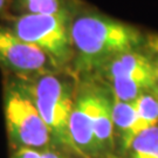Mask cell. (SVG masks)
I'll list each match as a JSON object with an SVG mask.
<instances>
[{
  "label": "cell",
  "mask_w": 158,
  "mask_h": 158,
  "mask_svg": "<svg viewBox=\"0 0 158 158\" xmlns=\"http://www.w3.org/2000/svg\"><path fill=\"white\" fill-rule=\"evenodd\" d=\"M4 110L7 131L14 144L36 150L49 148L53 138L27 85L12 82L6 87Z\"/></svg>",
  "instance_id": "obj_3"
},
{
  "label": "cell",
  "mask_w": 158,
  "mask_h": 158,
  "mask_svg": "<svg viewBox=\"0 0 158 158\" xmlns=\"http://www.w3.org/2000/svg\"><path fill=\"white\" fill-rule=\"evenodd\" d=\"M14 158H63L60 153L52 151L49 149L36 150L31 148H19Z\"/></svg>",
  "instance_id": "obj_12"
},
{
  "label": "cell",
  "mask_w": 158,
  "mask_h": 158,
  "mask_svg": "<svg viewBox=\"0 0 158 158\" xmlns=\"http://www.w3.org/2000/svg\"><path fill=\"white\" fill-rule=\"evenodd\" d=\"M157 73H158V59H157ZM157 91H158V79H157Z\"/></svg>",
  "instance_id": "obj_14"
},
{
  "label": "cell",
  "mask_w": 158,
  "mask_h": 158,
  "mask_svg": "<svg viewBox=\"0 0 158 158\" xmlns=\"http://www.w3.org/2000/svg\"><path fill=\"white\" fill-rule=\"evenodd\" d=\"M28 14H54L66 10L62 0H19Z\"/></svg>",
  "instance_id": "obj_11"
},
{
  "label": "cell",
  "mask_w": 158,
  "mask_h": 158,
  "mask_svg": "<svg viewBox=\"0 0 158 158\" xmlns=\"http://www.w3.org/2000/svg\"><path fill=\"white\" fill-rule=\"evenodd\" d=\"M0 66L23 76L54 73L59 68L45 52L21 40L13 31L1 25Z\"/></svg>",
  "instance_id": "obj_6"
},
{
  "label": "cell",
  "mask_w": 158,
  "mask_h": 158,
  "mask_svg": "<svg viewBox=\"0 0 158 158\" xmlns=\"http://www.w3.org/2000/svg\"><path fill=\"white\" fill-rule=\"evenodd\" d=\"M27 87L53 142L73 150L69 135V118L75 101L72 85L59 75L48 73L36 76Z\"/></svg>",
  "instance_id": "obj_2"
},
{
  "label": "cell",
  "mask_w": 158,
  "mask_h": 158,
  "mask_svg": "<svg viewBox=\"0 0 158 158\" xmlns=\"http://www.w3.org/2000/svg\"><path fill=\"white\" fill-rule=\"evenodd\" d=\"M101 89L83 87L76 95L69 118V135L73 151L87 158L103 156L94 134V117Z\"/></svg>",
  "instance_id": "obj_7"
},
{
  "label": "cell",
  "mask_w": 158,
  "mask_h": 158,
  "mask_svg": "<svg viewBox=\"0 0 158 158\" xmlns=\"http://www.w3.org/2000/svg\"><path fill=\"white\" fill-rule=\"evenodd\" d=\"M113 119L115 134L118 136L121 149L123 152H128L131 142L143 131L135 101H119L113 96Z\"/></svg>",
  "instance_id": "obj_8"
},
{
  "label": "cell",
  "mask_w": 158,
  "mask_h": 158,
  "mask_svg": "<svg viewBox=\"0 0 158 158\" xmlns=\"http://www.w3.org/2000/svg\"><path fill=\"white\" fill-rule=\"evenodd\" d=\"M70 20L66 10L54 14H23L17 18L13 32L21 40L44 51L57 67L73 57Z\"/></svg>",
  "instance_id": "obj_4"
},
{
  "label": "cell",
  "mask_w": 158,
  "mask_h": 158,
  "mask_svg": "<svg viewBox=\"0 0 158 158\" xmlns=\"http://www.w3.org/2000/svg\"><path fill=\"white\" fill-rule=\"evenodd\" d=\"M102 68L116 100L132 102L144 93L157 91V59L139 49L119 54Z\"/></svg>",
  "instance_id": "obj_5"
},
{
  "label": "cell",
  "mask_w": 158,
  "mask_h": 158,
  "mask_svg": "<svg viewBox=\"0 0 158 158\" xmlns=\"http://www.w3.org/2000/svg\"><path fill=\"white\" fill-rule=\"evenodd\" d=\"M94 134L103 156L110 155L115 149V127L113 119V95L111 97L101 90L95 117Z\"/></svg>",
  "instance_id": "obj_9"
},
{
  "label": "cell",
  "mask_w": 158,
  "mask_h": 158,
  "mask_svg": "<svg viewBox=\"0 0 158 158\" xmlns=\"http://www.w3.org/2000/svg\"><path fill=\"white\" fill-rule=\"evenodd\" d=\"M6 4H7V0H0V11L5 8Z\"/></svg>",
  "instance_id": "obj_13"
},
{
  "label": "cell",
  "mask_w": 158,
  "mask_h": 158,
  "mask_svg": "<svg viewBox=\"0 0 158 158\" xmlns=\"http://www.w3.org/2000/svg\"><path fill=\"white\" fill-rule=\"evenodd\" d=\"M127 153L129 158H158V124L136 136Z\"/></svg>",
  "instance_id": "obj_10"
},
{
  "label": "cell",
  "mask_w": 158,
  "mask_h": 158,
  "mask_svg": "<svg viewBox=\"0 0 158 158\" xmlns=\"http://www.w3.org/2000/svg\"><path fill=\"white\" fill-rule=\"evenodd\" d=\"M70 39L80 69L102 68L111 59L139 49L144 38L138 29L98 14H83L72 21Z\"/></svg>",
  "instance_id": "obj_1"
}]
</instances>
